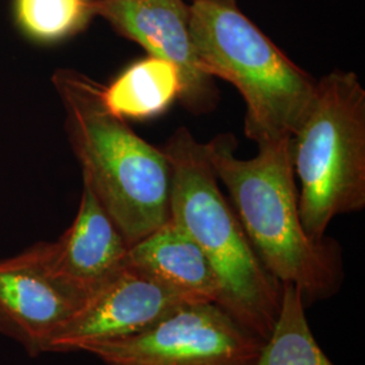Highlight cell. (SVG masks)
Returning a JSON list of instances; mask_svg holds the SVG:
<instances>
[{
  "mask_svg": "<svg viewBox=\"0 0 365 365\" xmlns=\"http://www.w3.org/2000/svg\"><path fill=\"white\" fill-rule=\"evenodd\" d=\"M255 365H334L314 337L298 288L283 284L276 324Z\"/></svg>",
  "mask_w": 365,
  "mask_h": 365,
  "instance_id": "13",
  "label": "cell"
},
{
  "mask_svg": "<svg viewBox=\"0 0 365 365\" xmlns=\"http://www.w3.org/2000/svg\"><path fill=\"white\" fill-rule=\"evenodd\" d=\"M53 84L84 184L133 247L170 220V160L107 108L103 86L69 69Z\"/></svg>",
  "mask_w": 365,
  "mask_h": 365,
  "instance_id": "2",
  "label": "cell"
},
{
  "mask_svg": "<svg viewBox=\"0 0 365 365\" xmlns=\"http://www.w3.org/2000/svg\"><path fill=\"white\" fill-rule=\"evenodd\" d=\"M190 30L211 78L232 83L247 103L245 134L257 144L289 138L313 102L317 81L229 0H194Z\"/></svg>",
  "mask_w": 365,
  "mask_h": 365,
  "instance_id": "4",
  "label": "cell"
},
{
  "mask_svg": "<svg viewBox=\"0 0 365 365\" xmlns=\"http://www.w3.org/2000/svg\"><path fill=\"white\" fill-rule=\"evenodd\" d=\"M91 11L140 43L149 56L176 66L182 78L179 99L192 113H206L214 107L217 90L196 57L190 6L182 0H92Z\"/></svg>",
  "mask_w": 365,
  "mask_h": 365,
  "instance_id": "9",
  "label": "cell"
},
{
  "mask_svg": "<svg viewBox=\"0 0 365 365\" xmlns=\"http://www.w3.org/2000/svg\"><path fill=\"white\" fill-rule=\"evenodd\" d=\"M187 303L194 302L126 262L80 303L53 337L48 353L87 352L92 346L128 339Z\"/></svg>",
  "mask_w": 365,
  "mask_h": 365,
  "instance_id": "7",
  "label": "cell"
},
{
  "mask_svg": "<svg viewBox=\"0 0 365 365\" xmlns=\"http://www.w3.org/2000/svg\"><path fill=\"white\" fill-rule=\"evenodd\" d=\"M80 303L54 272L48 242L0 259V331L30 356L48 353L53 337Z\"/></svg>",
  "mask_w": 365,
  "mask_h": 365,
  "instance_id": "8",
  "label": "cell"
},
{
  "mask_svg": "<svg viewBox=\"0 0 365 365\" xmlns=\"http://www.w3.org/2000/svg\"><path fill=\"white\" fill-rule=\"evenodd\" d=\"M180 93L182 78L178 68L149 56L103 87V101L117 117L146 119L164 113Z\"/></svg>",
  "mask_w": 365,
  "mask_h": 365,
  "instance_id": "12",
  "label": "cell"
},
{
  "mask_svg": "<svg viewBox=\"0 0 365 365\" xmlns=\"http://www.w3.org/2000/svg\"><path fill=\"white\" fill-rule=\"evenodd\" d=\"M229 1H235V0H229Z\"/></svg>",
  "mask_w": 365,
  "mask_h": 365,
  "instance_id": "15",
  "label": "cell"
},
{
  "mask_svg": "<svg viewBox=\"0 0 365 365\" xmlns=\"http://www.w3.org/2000/svg\"><path fill=\"white\" fill-rule=\"evenodd\" d=\"M306 235L322 241L337 215L365 206V90L353 72L317 81L313 102L291 135Z\"/></svg>",
  "mask_w": 365,
  "mask_h": 365,
  "instance_id": "5",
  "label": "cell"
},
{
  "mask_svg": "<svg viewBox=\"0 0 365 365\" xmlns=\"http://www.w3.org/2000/svg\"><path fill=\"white\" fill-rule=\"evenodd\" d=\"M126 262L191 302L220 306L221 286L209 261L172 220L130 247Z\"/></svg>",
  "mask_w": 365,
  "mask_h": 365,
  "instance_id": "11",
  "label": "cell"
},
{
  "mask_svg": "<svg viewBox=\"0 0 365 365\" xmlns=\"http://www.w3.org/2000/svg\"><path fill=\"white\" fill-rule=\"evenodd\" d=\"M129 248L86 184L72 225L56 242H48L54 272L81 302L126 265Z\"/></svg>",
  "mask_w": 365,
  "mask_h": 365,
  "instance_id": "10",
  "label": "cell"
},
{
  "mask_svg": "<svg viewBox=\"0 0 365 365\" xmlns=\"http://www.w3.org/2000/svg\"><path fill=\"white\" fill-rule=\"evenodd\" d=\"M163 150L172 168L170 220L209 261L221 286L222 309L267 341L280 312L283 284L265 269L222 194L206 145L180 128Z\"/></svg>",
  "mask_w": 365,
  "mask_h": 365,
  "instance_id": "3",
  "label": "cell"
},
{
  "mask_svg": "<svg viewBox=\"0 0 365 365\" xmlns=\"http://www.w3.org/2000/svg\"><path fill=\"white\" fill-rule=\"evenodd\" d=\"M206 145L210 165L227 188L255 252L282 284L298 288L306 306L334 295L342 282L339 245L314 241L299 215V191L291 158V137L259 145L257 156H235L233 135Z\"/></svg>",
  "mask_w": 365,
  "mask_h": 365,
  "instance_id": "1",
  "label": "cell"
},
{
  "mask_svg": "<svg viewBox=\"0 0 365 365\" xmlns=\"http://www.w3.org/2000/svg\"><path fill=\"white\" fill-rule=\"evenodd\" d=\"M264 342L221 306L194 302L135 336L87 353L105 365H255Z\"/></svg>",
  "mask_w": 365,
  "mask_h": 365,
  "instance_id": "6",
  "label": "cell"
},
{
  "mask_svg": "<svg viewBox=\"0 0 365 365\" xmlns=\"http://www.w3.org/2000/svg\"><path fill=\"white\" fill-rule=\"evenodd\" d=\"M92 0H15V15L29 37L53 42L69 37L92 16Z\"/></svg>",
  "mask_w": 365,
  "mask_h": 365,
  "instance_id": "14",
  "label": "cell"
}]
</instances>
